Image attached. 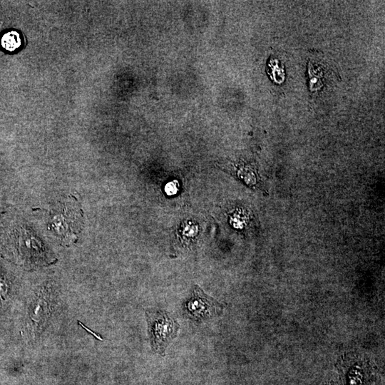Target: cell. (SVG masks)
<instances>
[{"instance_id": "obj_1", "label": "cell", "mask_w": 385, "mask_h": 385, "mask_svg": "<svg viewBox=\"0 0 385 385\" xmlns=\"http://www.w3.org/2000/svg\"><path fill=\"white\" fill-rule=\"evenodd\" d=\"M146 315L152 350L164 357L170 342L177 337L180 325L173 316L162 309H148Z\"/></svg>"}, {"instance_id": "obj_2", "label": "cell", "mask_w": 385, "mask_h": 385, "mask_svg": "<svg viewBox=\"0 0 385 385\" xmlns=\"http://www.w3.org/2000/svg\"><path fill=\"white\" fill-rule=\"evenodd\" d=\"M221 310V305L197 285L193 287L184 306L185 315L196 321L211 318Z\"/></svg>"}, {"instance_id": "obj_3", "label": "cell", "mask_w": 385, "mask_h": 385, "mask_svg": "<svg viewBox=\"0 0 385 385\" xmlns=\"http://www.w3.org/2000/svg\"><path fill=\"white\" fill-rule=\"evenodd\" d=\"M52 298L50 290H42L33 300L29 311V327L31 334L41 333L50 317Z\"/></svg>"}, {"instance_id": "obj_4", "label": "cell", "mask_w": 385, "mask_h": 385, "mask_svg": "<svg viewBox=\"0 0 385 385\" xmlns=\"http://www.w3.org/2000/svg\"><path fill=\"white\" fill-rule=\"evenodd\" d=\"M309 89L312 92L318 90L325 84V73L323 67L315 62H309Z\"/></svg>"}, {"instance_id": "obj_5", "label": "cell", "mask_w": 385, "mask_h": 385, "mask_svg": "<svg viewBox=\"0 0 385 385\" xmlns=\"http://www.w3.org/2000/svg\"><path fill=\"white\" fill-rule=\"evenodd\" d=\"M1 46L9 51L17 50L22 45V39L17 31H11L5 33L1 40Z\"/></svg>"}, {"instance_id": "obj_6", "label": "cell", "mask_w": 385, "mask_h": 385, "mask_svg": "<svg viewBox=\"0 0 385 385\" xmlns=\"http://www.w3.org/2000/svg\"><path fill=\"white\" fill-rule=\"evenodd\" d=\"M268 74L277 84H282L285 80V71L278 59H270L268 64Z\"/></svg>"}, {"instance_id": "obj_7", "label": "cell", "mask_w": 385, "mask_h": 385, "mask_svg": "<svg viewBox=\"0 0 385 385\" xmlns=\"http://www.w3.org/2000/svg\"><path fill=\"white\" fill-rule=\"evenodd\" d=\"M176 183L177 182H172V183H169V184L166 185V191L168 194L173 195L177 193V186L176 185Z\"/></svg>"}]
</instances>
